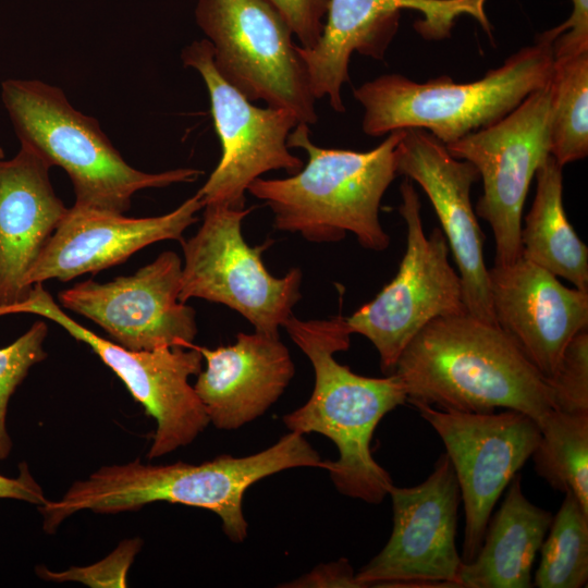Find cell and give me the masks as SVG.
<instances>
[{
  "label": "cell",
  "mask_w": 588,
  "mask_h": 588,
  "mask_svg": "<svg viewBox=\"0 0 588 588\" xmlns=\"http://www.w3.org/2000/svg\"><path fill=\"white\" fill-rule=\"evenodd\" d=\"M323 465L304 434L290 431L268 449L243 457L222 454L197 465L182 461L151 465L135 460L102 466L73 482L60 500L38 505V511L44 530L52 534L79 511L118 514L166 501L213 512L222 522L223 532L238 543L247 537L243 499L252 485L285 469Z\"/></svg>",
  "instance_id": "obj_1"
},
{
  "label": "cell",
  "mask_w": 588,
  "mask_h": 588,
  "mask_svg": "<svg viewBox=\"0 0 588 588\" xmlns=\"http://www.w3.org/2000/svg\"><path fill=\"white\" fill-rule=\"evenodd\" d=\"M406 402L465 413L520 412L538 426L554 409L549 381L495 323L467 311L426 324L393 371Z\"/></svg>",
  "instance_id": "obj_2"
},
{
  "label": "cell",
  "mask_w": 588,
  "mask_h": 588,
  "mask_svg": "<svg viewBox=\"0 0 588 588\" xmlns=\"http://www.w3.org/2000/svg\"><path fill=\"white\" fill-rule=\"evenodd\" d=\"M291 340L310 360L315 385L307 402L283 416L290 431L320 433L336 446V461H324L336 490L369 504H379L393 485L373 458L370 443L380 420L406 402V390L393 372L371 378L353 372L334 358L346 351L352 332L341 314L302 320L294 314L283 323Z\"/></svg>",
  "instance_id": "obj_3"
},
{
  "label": "cell",
  "mask_w": 588,
  "mask_h": 588,
  "mask_svg": "<svg viewBox=\"0 0 588 588\" xmlns=\"http://www.w3.org/2000/svg\"><path fill=\"white\" fill-rule=\"evenodd\" d=\"M403 130L393 131L368 151L316 146L309 127L298 123L289 148L304 149L308 160L285 179H256L247 192L264 200L277 230L313 243H335L352 233L369 250L382 252L390 236L379 220L381 199L396 174L395 149Z\"/></svg>",
  "instance_id": "obj_4"
},
{
  "label": "cell",
  "mask_w": 588,
  "mask_h": 588,
  "mask_svg": "<svg viewBox=\"0 0 588 588\" xmlns=\"http://www.w3.org/2000/svg\"><path fill=\"white\" fill-rule=\"evenodd\" d=\"M553 65V39L543 32L481 79L458 84L449 76L424 83L383 74L355 88L364 108L362 127L369 136L421 128L444 145L499 121L543 87Z\"/></svg>",
  "instance_id": "obj_5"
},
{
  "label": "cell",
  "mask_w": 588,
  "mask_h": 588,
  "mask_svg": "<svg viewBox=\"0 0 588 588\" xmlns=\"http://www.w3.org/2000/svg\"><path fill=\"white\" fill-rule=\"evenodd\" d=\"M1 99L21 143L69 175L74 207L126 212L135 193L194 182L203 171L148 173L131 167L94 118L76 110L64 91L39 79L1 83Z\"/></svg>",
  "instance_id": "obj_6"
},
{
  "label": "cell",
  "mask_w": 588,
  "mask_h": 588,
  "mask_svg": "<svg viewBox=\"0 0 588 588\" xmlns=\"http://www.w3.org/2000/svg\"><path fill=\"white\" fill-rule=\"evenodd\" d=\"M195 20L219 74L249 101L318 120L305 64L284 17L266 0H197Z\"/></svg>",
  "instance_id": "obj_7"
},
{
  "label": "cell",
  "mask_w": 588,
  "mask_h": 588,
  "mask_svg": "<svg viewBox=\"0 0 588 588\" xmlns=\"http://www.w3.org/2000/svg\"><path fill=\"white\" fill-rule=\"evenodd\" d=\"M204 208L196 234L180 242L184 255L180 301L222 304L243 316L255 331L280 336V328L302 297L301 269L292 268L280 278L268 272L261 255L270 243L252 247L242 233L243 220L253 208Z\"/></svg>",
  "instance_id": "obj_8"
},
{
  "label": "cell",
  "mask_w": 588,
  "mask_h": 588,
  "mask_svg": "<svg viewBox=\"0 0 588 588\" xmlns=\"http://www.w3.org/2000/svg\"><path fill=\"white\" fill-rule=\"evenodd\" d=\"M12 314H34L58 323L74 339L86 343L123 381L134 400L157 422L147 454L149 460L191 444L210 424L188 382L191 376L201 371L204 358L197 346L125 348L76 322L42 283L32 285L22 302L0 308V317Z\"/></svg>",
  "instance_id": "obj_9"
},
{
  "label": "cell",
  "mask_w": 588,
  "mask_h": 588,
  "mask_svg": "<svg viewBox=\"0 0 588 588\" xmlns=\"http://www.w3.org/2000/svg\"><path fill=\"white\" fill-rule=\"evenodd\" d=\"M399 212L406 223V249L394 279L350 317L353 333L376 347L383 372H393L413 338L438 317L467 311L460 275L449 261V244L440 228L424 232L420 200L413 181L400 186Z\"/></svg>",
  "instance_id": "obj_10"
},
{
  "label": "cell",
  "mask_w": 588,
  "mask_h": 588,
  "mask_svg": "<svg viewBox=\"0 0 588 588\" xmlns=\"http://www.w3.org/2000/svg\"><path fill=\"white\" fill-rule=\"evenodd\" d=\"M550 115L548 82L499 121L445 145L453 157L470 162L482 180L483 193L475 212L492 229L494 266H507L520 257L529 184L551 155Z\"/></svg>",
  "instance_id": "obj_11"
},
{
  "label": "cell",
  "mask_w": 588,
  "mask_h": 588,
  "mask_svg": "<svg viewBox=\"0 0 588 588\" xmlns=\"http://www.w3.org/2000/svg\"><path fill=\"white\" fill-rule=\"evenodd\" d=\"M393 528L383 549L356 574L364 587L460 588L456 548L461 493L446 453L415 487L392 485Z\"/></svg>",
  "instance_id": "obj_12"
},
{
  "label": "cell",
  "mask_w": 588,
  "mask_h": 588,
  "mask_svg": "<svg viewBox=\"0 0 588 588\" xmlns=\"http://www.w3.org/2000/svg\"><path fill=\"white\" fill-rule=\"evenodd\" d=\"M420 416L441 438L464 505L462 560L477 555L492 510L512 478L531 457L540 428L529 416L503 409L465 413L416 403Z\"/></svg>",
  "instance_id": "obj_13"
},
{
  "label": "cell",
  "mask_w": 588,
  "mask_h": 588,
  "mask_svg": "<svg viewBox=\"0 0 588 588\" xmlns=\"http://www.w3.org/2000/svg\"><path fill=\"white\" fill-rule=\"evenodd\" d=\"M181 60L205 82L222 148L218 166L197 192L204 207L245 208V193L261 174L285 170L293 175L303 168L302 159L287 146L289 134L299 123L292 112L254 106L219 74L207 39L186 46Z\"/></svg>",
  "instance_id": "obj_14"
},
{
  "label": "cell",
  "mask_w": 588,
  "mask_h": 588,
  "mask_svg": "<svg viewBox=\"0 0 588 588\" xmlns=\"http://www.w3.org/2000/svg\"><path fill=\"white\" fill-rule=\"evenodd\" d=\"M487 0H329L321 36L310 49L297 46L316 99L328 98L335 112H344L341 89L350 81L348 65L354 51L382 60L394 38L403 10L424 17L415 24L426 39L450 36L456 20L475 19L491 36Z\"/></svg>",
  "instance_id": "obj_15"
},
{
  "label": "cell",
  "mask_w": 588,
  "mask_h": 588,
  "mask_svg": "<svg viewBox=\"0 0 588 588\" xmlns=\"http://www.w3.org/2000/svg\"><path fill=\"white\" fill-rule=\"evenodd\" d=\"M182 260L172 250L131 275L100 283L88 279L61 291L59 305L101 327L133 351L193 347L195 309L180 301Z\"/></svg>",
  "instance_id": "obj_16"
},
{
  "label": "cell",
  "mask_w": 588,
  "mask_h": 588,
  "mask_svg": "<svg viewBox=\"0 0 588 588\" xmlns=\"http://www.w3.org/2000/svg\"><path fill=\"white\" fill-rule=\"evenodd\" d=\"M396 174L417 182L429 197L458 268L467 313L495 323L485 264L483 234L470 201L479 179L468 161L421 128H405L395 149ZM497 324V323H495Z\"/></svg>",
  "instance_id": "obj_17"
},
{
  "label": "cell",
  "mask_w": 588,
  "mask_h": 588,
  "mask_svg": "<svg viewBox=\"0 0 588 588\" xmlns=\"http://www.w3.org/2000/svg\"><path fill=\"white\" fill-rule=\"evenodd\" d=\"M495 323L549 381L573 336L588 328V291L519 257L488 269Z\"/></svg>",
  "instance_id": "obj_18"
},
{
  "label": "cell",
  "mask_w": 588,
  "mask_h": 588,
  "mask_svg": "<svg viewBox=\"0 0 588 588\" xmlns=\"http://www.w3.org/2000/svg\"><path fill=\"white\" fill-rule=\"evenodd\" d=\"M204 208L198 193L171 212L131 218L72 206L27 272V290L57 279L70 281L122 264L142 248L166 240L183 241V232L198 221Z\"/></svg>",
  "instance_id": "obj_19"
},
{
  "label": "cell",
  "mask_w": 588,
  "mask_h": 588,
  "mask_svg": "<svg viewBox=\"0 0 588 588\" xmlns=\"http://www.w3.org/2000/svg\"><path fill=\"white\" fill-rule=\"evenodd\" d=\"M197 348L206 369L193 387L209 422L218 429H237L262 416L295 375L280 336L238 332L234 344Z\"/></svg>",
  "instance_id": "obj_20"
},
{
  "label": "cell",
  "mask_w": 588,
  "mask_h": 588,
  "mask_svg": "<svg viewBox=\"0 0 588 588\" xmlns=\"http://www.w3.org/2000/svg\"><path fill=\"white\" fill-rule=\"evenodd\" d=\"M51 168L25 145L0 159V308L26 297L25 277L68 212L52 187Z\"/></svg>",
  "instance_id": "obj_21"
},
{
  "label": "cell",
  "mask_w": 588,
  "mask_h": 588,
  "mask_svg": "<svg viewBox=\"0 0 588 588\" xmlns=\"http://www.w3.org/2000/svg\"><path fill=\"white\" fill-rule=\"evenodd\" d=\"M497 513L490 517L474 560L463 563L460 588H530L531 569L553 515L524 494L516 473Z\"/></svg>",
  "instance_id": "obj_22"
},
{
  "label": "cell",
  "mask_w": 588,
  "mask_h": 588,
  "mask_svg": "<svg viewBox=\"0 0 588 588\" xmlns=\"http://www.w3.org/2000/svg\"><path fill=\"white\" fill-rule=\"evenodd\" d=\"M562 168L550 155L535 174L536 195L520 228V257L588 291V247L563 207Z\"/></svg>",
  "instance_id": "obj_23"
},
{
  "label": "cell",
  "mask_w": 588,
  "mask_h": 588,
  "mask_svg": "<svg viewBox=\"0 0 588 588\" xmlns=\"http://www.w3.org/2000/svg\"><path fill=\"white\" fill-rule=\"evenodd\" d=\"M539 428L531 454L536 473L553 489L571 491L588 512V412L553 409Z\"/></svg>",
  "instance_id": "obj_24"
},
{
  "label": "cell",
  "mask_w": 588,
  "mask_h": 588,
  "mask_svg": "<svg viewBox=\"0 0 588 588\" xmlns=\"http://www.w3.org/2000/svg\"><path fill=\"white\" fill-rule=\"evenodd\" d=\"M550 154L564 167L588 155V51L553 59Z\"/></svg>",
  "instance_id": "obj_25"
},
{
  "label": "cell",
  "mask_w": 588,
  "mask_h": 588,
  "mask_svg": "<svg viewBox=\"0 0 588 588\" xmlns=\"http://www.w3.org/2000/svg\"><path fill=\"white\" fill-rule=\"evenodd\" d=\"M553 516L540 548L532 586L580 588L588 581V512L571 491Z\"/></svg>",
  "instance_id": "obj_26"
},
{
  "label": "cell",
  "mask_w": 588,
  "mask_h": 588,
  "mask_svg": "<svg viewBox=\"0 0 588 588\" xmlns=\"http://www.w3.org/2000/svg\"><path fill=\"white\" fill-rule=\"evenodd\" d=\"M47 334L46 322L38 320L13 343L0 348V462L8 457L12 449L7 430L9 401L29 369L46 359L44 341Z\"/></svg>",
  "instance_id": "obj_27"
},
{
  "label": "cell",
  "mask_w": 588,
  "mask_h": 588,
  "mask_svg": "<svg viewBox=\"0 0 588 588\" xmlns=\"http://www.w3.org/2000/svg\"><path fill=\"white\" fill-rule=\"evenodd\" d=\"M549 383L554 409L588 412V328L577 332L569 341Z\"/></svg>",
  "instance_id": "obj_28"
},
{
  "label": "cell",
  "mask_w": 588,
  "mask_h": 588,
  "mask_svg": "<svg viewBox=\"0 0 588 588\" xmlns=\"http://www.w3.org/2000/svg\"><path fill=\"white\" fill-rule=\"evenodd\" d=\"M142 540L125 539L101 561L88 566H72L63 572H52L45 566H38L39 577L63 583L78 581L93 588L127 587V573L140 550Z\"/></svg>",
  "instance_id": "obj_29"
},
{
  "label": "cell",
  "mask_w": 588,
  "mask_h": 588,
  "mask_svg": "<svg viewBox=\"0 0 588 588\" xmlns=\"http://www.w3.org/2000/svg\"><path fill=\"white\" fill-rule=\"evenodd\" d=\"M287 22L301 47L310 49L318 42L329 0H266Z\"/></svg>",
  "instance_id": "obj_30"
},
{
  "label": "cell",
  "mask_w": 588,
  "mask_h": 588,
  "mask_svg": "<svg viewBox=\"0 0 588 588\" xmlns=\"http://www.w3.org/2000/svg\"><path fill=\"white\" fill-rule=\"evenodd\" d=\"M569 17L548 34L554 39L553 59L588 51V0H572Z\"/></svg>",
  "instance_id": "obj_31"
},
{
  "label": "cell",
  "mask_w": 588,
  "mask_h": 588,
  "mask_svg": "<svg viewBox=\"0 0 588 588\" xmlns=\"http://www.w3.org/2000/svg\"><path fill=\"white\" fill-rule=\"evenodd\" d=\"M295 587H352L360 588L348 561L338 562L316 567L311 573L293 583Z\"/></svg>",
  "instance_id": "obj_32"
},
{
  "label": "cell",
  "mask_w": 588,
  "mask_h": 588,
  "mask_svg": "<svg viewBox=\"0 0 588 588\" xmlns=\"http://www.w3.org/2000/svg\"><path fill=\"white\" fill-rule=\"evenodd\" d=\"M0 499L25 501L37 506L48 501L26 463L20 464V473L15 478L0 475Z\"/></svg>",
  "instance_id": "obj_33"
},
{
  "label": "cell",
  "mask_w": 588,
  "mask_h": 588,
  "mask_svg": "<svg viewBox=\"0 0 588 588\" xmlns=\"http://www.w3.org/2000/svg\"><path fill=\"white\" fill-rule=\"evenodd\" d=\"M4 158V151L3 149L0 147V159H3Z\"/></svg>",
  "instance_id": "obj_34"
}]
</instances>
